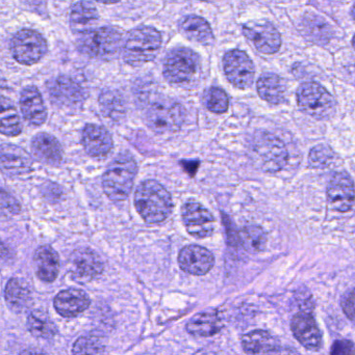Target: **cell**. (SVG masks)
I'll return each instance as SVG.
<instances>
[{"label": "cell", "mask_w": 355, "mask_h": 355, "mask_svg": "<svg viewBox=\"0 0 355 355\" xmlns=\"http://www.w3.org/2000/svg\"><path fill=\"white\" fill-rule=\"evenodd\" d=\"M135 206L150 225L163 223L170 216L173 202L168 190L154 180H146L135 190Z\"/></svg>", "instance_id": "obj_1"}, {"label": "cell", "mask_w": 355, "mask_h": 355, "mask_svg": "<svg viewBox=\"0 0 355 355\" xmlns=\"http://www.w3.org/2000/svg\"><path fill=\"white\" fill-rule=\"evenodd\" d=\"M252 162L266 173H277L287 166L289 153L285 144L271 133L258 131L249 144Z\"/></svg>", "instance_id": "obj_2"}, {"label": "cell", "mask_w": 355, "mask_h": 355, "mask_svg": "<svg viewBox=\"0 0 355 355\" xmlns=\"http://www.w3.org/2000/svg\"><path fill=\"white\" fill-rule=\"evenodd\" d=\"M135 160L129 154H121L113 160L104 173L102 185L106 196L114 202H122L129 198L137 175Z\"/></svg>", "instance_id": "obj_3"}, {"label": "cell", "mask_w": 355, "mask_h": 355, "mask_svg": "<svg viewBox=\"0 0 355 355\" xmlns=\"http://www.w3.org/2000/svg\"><path fill=\"white\" fill-rule=\"evenodd\" d=\"M162 37L156 29L148 26L138 27L127 35L123 45V58L131 66H142L156 58Z\"/></svg>", "instance_id": "obj_4"}, {"label": "cell", "mask_w": 355, "mask_h": 355, "mask_svg": "<svg viewBox=\"0 0 355 355\" xmlns=\"http://www.w3.org/2000/svg\"><path fill=\"white\" fill-rule=\"evenodd\" d=\"M122 45V35L114 27H99L81 33L79 47L92 58L110 60L117 55Z\"/></svg>", "instance_id": "obj_5"}, {"label": "cell", "mask_w": 355, "mask_h": 355, "mask_svg": "<svg viewBox=\"0 0 355 355\" xmlns=\"http://www.w3.org/2000/svg\"><path fill=\"white\" fill-rule=\"evenodd\" d=\"M146 123L154 132H176L183 126L185 110L181 104L170 100H160L148 106L145 114Z\"/></svg>", "instance_id": "obj_6"}, {"label": "cell", "mask_w": 355, "mask_h": 355, "mask_svg": "<svg viewBox=\"0 0 355 355\" xmlns=\"http://www.w3.org/2000/svg\"><path fill=\"white\" fill-rule=\"evenodd\" d=\"M300 110L313 118L322 120L335 112V100L327 89L318 83H306L297 91Z\"/></svg>", "instance_id": "obj_7"}, {"label": "cell", "mask_w": 355, "mask_h": 355, "mask_svg": "<svg viewBox=\"0 0 355 355\" xmlns=\"http://www.w3.org/2000/svg\"><path fill=\"white\" fill-rule=\"evenodd\" d=\"M199 58L197 54L187 48L172 50L164 62V75L173 85L189 83L197 74Z\"/></svg>", "instance_id": "obj_8"}, {"label": "cell", "mask_w": 355, "mask_h": 355, "mask_svg": "<svg viewBox=\"0 0 355 355\" xmlns=\"http://www.w3.org/2000/svg\"><path fill=\"white\" fill-rule=\"evenodd\" d=\"M10 51L19 64L31 66L44 58L47 52V43L38 31L23 29L13 37Z\"/></svg>", "instance_id": "obj_9"}, {"label": "cell", "mask_w": 355, "mask_h": 355, "mask_svg": "<svg viewBox=\"0 0 355 355\" xmlns=\"http://www.w3.org/2000/svg\"><path fill=\"white\" fill-rule=\"evenodd\" d=\"M69 271L77 283H89L101 275L104 263L93 250L79 248L72 252L69 259Z\"/></svg>", "instance_id": "obj_10"}, {"label": "cell", "mask_w": 355, "mask_h": 355, "mask_svg": "<svg viewBox=\"0 0 355 355\" xmlns=\"http://www.w3.org/2000/svg\"><path fill=\"white\" fill-rule=\"evenodd\" d=\"M223 68L229 83L239 89H246L254 83L256 69L249 56L241 50H233L225 54Z\"/></svg>", "instance_id": "obj_11"}, {"label": "cell", "mask_w": 355, "mask_h": 355, "mask_svg": "<svg viewBox=\"0 0 355 355\" xmlns=\"http://www.w3.org/2000/svg\"><path fill=\"white\" fill-rule=\"evenodd\" d=\"M181 217L188 233L193 237H210L214 233L215 217L199 202H185L181 211Z\"/></svg>", "instance_id": "obj_12"}, {"label": "cell", "mask_w": 355, "mask_h": 355, "mask_svg": "<svg viewBox=\"0 0 355 355\" xmlns=\"http://www.w3.org/2000/svg\"><path fill=\"white\" fill-rule=\"evenodd\" d=\"M327 200L333 210L348 212L354 202V180L346 173L333 175L327 186Z\"/></svg>", "instance_id": "obj_13"}, {"label": "cell", "mask_w": 355, "mask_h": 355, "mask_svg": "<svg viewBox=\"0 0 355 355\" xmlns=\"http://www.w3.org/2000/svg\"><path fill=\"white\" fill-rule=\"evenodd\" d=\"M313 310H300L292 319L291 329L294 337L308 350L320 349L322 335L312 315Z\"/></svg>", "instance_id": "obj_14"}, {"label": "cell", "mask_w": 355, "mask_h": 355, "mask_svg": "<svg viewBox=\"0 0 355 355\" xmlns=\"http://www.w3.org/2000/svg\"><path fill=\"white\" fill-rule=\"evenodd\" d=\"M243 33L254 43L258 51L272 54L279 51L281 45L277 29L268 22H249L243 26Z\"/></svg>", "instance_id": "obj_15"}, {"label": "cell", "mask_w": 355, "mask_h": 355, "mask_svg": "<svg viewBox=\"0 0 355 355\" xmlns=\"http://www.w3.org/2000/svg\"><path fill=\"white\" fill-rule=\"evenodd\" d=\"M50 99L62 106H76L85 100L83 87L70 77L60 76L47 83Z\"/></svg>", "instance_id": "obj_16"}, {"label": "cell", "mask_w": 355, "mask_h": 355, "mask_svg": "<svg viewBox=\"0 0 355 355\" xmlns=\"http://www.w3.org/2000/svg\"><path fill=\"white\" fill-rule=\"evenodd\" d=\"M179 263L185 272L204 275L214 266L212 252L199 245L185 246L179 252Z\"/></svg>", "instance_id": "obj_17"}, {"label": "cell", "mask_w": 355, "mask_h": 355, "mask_svg": "<svg viewBox=\"0 0 355 355\" xmlns=\"http://www.w3.org/2000/svg\"><path fill=\"white\" fill-rule=\"evenodd\" d=\"M33 159L22 148L14 145L0 146V168L8 176H21L31 172Z\"/></svg>", "instance_id": "obj_18"}, {"label": "cell", "mask_w": 355, "mask_h": 355, "mask_svg": "<svg viewBox=\"0 0 355 355\" xmlns=\"http://www.w3.org/2000/svg\"><path fill=\"white\" fill-rule=\"evenodd\" d=\"M83 145L92 157H106L112 151L113 139L104 127L89 124L83 131Z\"/></svg>", "instance_id": "obj_19"}, {"label": "cell", "mask_w": 355, "mask_h": 355, "mask_svg": "<svg viewBox=\"0 0 355 355\" xmlns=\"http://www.w3.org/2000/svg\"><path fill=\"white\" fill-rule=\"evenodd\" d=\"M31 151L38 162L58 166L63 162V149L58 139L48 133H39L31 141Z\"/></svg>", "instance_id": "obj_20"}, {"label": "cell", "mask_w": 355, "mask_h": 355, "mask_svg": "<svg viewBox=\"0 0 355 355\" xmlns=\"http://www.w3.org/2000/svg\"><path fill=\"white\" fill-rule=\"evenodd\" d=\"M20 108L25 120L35 126L44 124L47 119V110L41 93L33 85L21 92Z\"/></svg>", "instance_id": "obj_21"}, {"label": "cell", "mask_w": 355, "mask_h": 355, "mask_svg": "<svg viewBox=\"0 0 355 355\" xmlns=\"http://www.w3.org/2000/svg\"><path fill=\"white\" fill-rule=\"evenodd\" d=\"M91 300L83 290L71 289L60 292L54 298V308L64 317H75L89 308Z\"/></svg>", "instance_id": "obj_22"}, {"label": "cell", "mask_w": 355, "mask_h": 355, "mask_svg": "<svg viewBox=\"0 0 355 355\" xmlns=\"http://www.w3.org/2000/svg\"><path fill=\"white\" fill-rule=\"evenodd\" d=\"M35 267L38 277L46 283L56 281L60 272L58 252L49 245L40 246L35 252Z\"/></svg>", "instance_id": "obj_23"}, {"label": "cell", "mask_w": 355, "mask_h": 355, "mask_svg": "<svg viewBox=\"0 0 355 355\" xmlns=\"http://www.w3.org/2000/svg\"><path fill=\"white\" fill-rule=\"evenodd\" d=\"M222 327V319L217 313L204 312L192 317L185 329L193 337L208 338L218 334Z\"/></svg>", "instance_id": "obj_24"}, {"label": "cell", "mask_w": 355, "mask_h": 355, "mask_svg": "<svg viewBox=\"0 0 355 355\" xmlns=\"http://www.w3.org/2000/svg\"><path fill=\"white\" fill-rule=\"evenodd\" d=\"M258 92L265 101L272 104H281L287 95V85L279 75L265 73L258 80Z\"/></svg>", "instance_id": "obj_25"}, {"label": "cell", "mask_w": 355, "mask_h": 355, "mask_svg": "<svg viewBox=\"0 0 355 355\" xmlns=\"http://www.w3.org/2000/svg\"><path fill=\"white\" fill-rule=\"evenodd\" d=\"M31 291L28 284L21 279H10L6 288V300L8 308L16 313H21L28 308L31 302Z\"/></svg>", "instance_id": "obj_26"}, {"label": "cell", "mask_w": 355, "mask_h": 355, "mask_svg": "<svg viewBox=\"0 0 355 355\" xmlns=\"http://www.w3.org/2000/svg\"><path fill=\"white\" fill-rule=\"evenodd\" d=\"M98 20V12L92 2L81 0L72 6L70 25L75 33H83L92 29Z\"/></svg>", "instance_id": "obj_27"}, {"label": "cell", "mask_w": 355, "mask_h": 355, "mask_svg": "<svg viewBox=\"0 0 355 355\" xmlns=\"http://www.w3.org/2000/svg\"><path fill=\"white\" fill-rule=\"evenodd\" d=\"M181 31L188 39L208 45L214 40L210 24L197 16H189L181 23Z\"/></svg>", "instance_id": "obj_28"}, {"label": "cell", "mask_w": 355, "mask_h": 355, "mask_svg": "<svg viewBox=\"0 0 355 355\" xmlns=\"http://www.w3.org/2000/svg\"><path fill=\"white\" fill-rule=\"evenodd\" d=\"M279 344L277 340L266 331H254L244 336L242 346L249 355H264Z\"/></svg>", "instance_id": "obj_29"}, {"label": "cell", "mask_w": 355, "mask_h": 355, "mask_svg": "<svg viewBox=\"0 0 355 355\" xmlns=\"http://www.w3.org/2000/svg\"><path fill=\"white\" fill-rule=\"evenodd\" d=\"M22 131L20 116L10 100L0 97V133L6 137H17Z\"/></svg>", "instance_id": "obj_30"}, {"label": "cell", "mask_w": 355, "mask_h": 355, "mask_svg": "<svg viewBox=\"0 0 355 355\" xmlns=\"http://www.w3.org/2000/svg\"><path fill=\"white\" fill-rule=\"evenodd\" d=\"M27 327L31 335L39 339L49 340L58 334V329L53 321L41 310L33 311L28 315Z\"/></svg>", "instance_id": "obj_31"}, {"label": "cell", "mask_w": 355, "mask_h": 355, "mask_svg": "<svg viewBox=\"0 0 355 355\" xmlns=\"http://www.w3.org/2000/svg\"><path fill=\"white\" fill-rule=\"evenodd\" d=\"M302 25H304V33L313 42L324 44L331 39V26L329 23L325 22L324 19L317 15L304 17Z\"/></svg>", "instance_id": "obj_32"}, {"label": "cell", "mask_w": 355, "mask_h": 355, "mask_svg": "<svg viewBox=\"0 0 355 355\" xmlns=\"http://www.w3.org/2000/svg\"><path fill=\"white\" fill-rule=\"evenodd\" d=\"M100 110L106 118L119 121L124 116L125 104L120 94L117 92L106 91L100 95Z\"/></svg>", "instance_id": "obj_33"}, {"label": "cell", "mask_w": 355, "mask_h": 355, "mask_svg": "<svg viewBox=\"0 0 355 355\" xmlns=\"http://www.w3.org/2000/svg\"><path fill=\"white\" fill-rule=\"evenodd\" d=\"M240 240L246 250L258 254L266 248L267 236L258 225H247L240 232Z\"/></svg>", "instance_id": "obj_34"}, {"label": "cell", "mask_w": 355, "mask_h": 355, "mask_svg": "<svg viewBox=\"0 0 355 355\" xmlns=\"http://www.w3.org/2000/svg\"><path fill=\"white\" fill-rule=\"evenodd\" d=\"M104 346L101 338L98 336L88 335L81 336L75 341L72 348L73 355H104Z\"/></svg>", "instance_id": "obj_35"}, {"label": "cell", "mask_w": 355, "mask_h": 355, "mask_svg": "<svg viewBox=\"0 0 355 355\" xmlns=\"http://www.w3.org/2000/svg\"><path fill=\"white\" fill-rule=\"evenodd\" d=\"M206 106L215 114H223L229 110V99L222 89L210 87L206 95Z\"/></svg>", "instance_id": "obj_36"}, {"label": "cell", "mask_w": 355, "mask_h": 355, "mask_svg": "<svg viewBox=\"0 0 355 355\" xmlns=\"http://www.w3.org/2000/svg\"><path fill=\"white\" fill-rule=\"evenodd\" d=\"M333 157L335 154L329 146L319 145L311 150L308 164L312 168L323 170L331 166V162H333Z\"/></svg>", "instance_id": "obj_37"}, {"label": "cell", "mask_w": 355, "mask_h": 355, "mask_svg": "<svg viewBox=\"0 0 355 355\" xmlns=\"http://www.w3.org/2000/svg\"><path fill=\"white\" fill-rule=\"evenodd\" d=\"M20 206L18 202L4 190L0 189V212L4 214H15L19 212Z\"/></svg>", "instance_id": "obj_38"}, {"label": "cell", "mask_w": 355, "mask_h": 355, "mask_svg": "<svg viewBox=\"0 0 355 355\" xmlns=\"http://www.w3.org/2000/svg\"><path fill=\"white\" fill-rule=\"evenodd\" d=\"M331 355H354V344L349 340H339L331 348Z\"/></svg>", "instance_id": "obj_39"}, {"label": "cell", "mask_w": 355, "mask_h": 355, "mask_svg": "<svg viewBox=\"0 0 355 355\" xmlns=\"http://www.w3.org/2000/svg\"><path fill=\"white\" fill-rule=\"evenodd\" d=\"M342 309H343L344 313L346 316L354 321V290L346 294L342 300Z\"/></svg>", "instance_id": "obj_40"}, {"label": "cell", "mask_w": 355, "mask_h": 355, "mask_svg": "<svg viewBox=\"0 0 355 355\" xmlns=\"http://www.w3.org/2000/svg\"><path fill=\"white\" fill-rule=\"evenodd\" d=\"M21 2H22L27 8L33 10V12L43 15V12H45L46 10L47 0H21Z\"/></svg>", "instance_id": "obj_41"}, {"label": "cell", "mask_w": 355, "mask_h": 355, "mask_svg": "<svg viewBox=\"0 0 355 355\" xmlns=\"http://www.w3.org/2000/svg\"><path fill=\"white\" fill-rule=\"evenodd\" d=\"M264 355H300L299 352H296L294 348L287 347V346H281V344H277L276 346L269 350L267 354Z\"/></svg>", "instance_id": "obj_42"}, {"label": "cell", "mask_w": 355, "mask_h": 355, "mask_svg": "<svg viewBox=\"0 0 355 355\" xmlns=\"http://www.w3.org/2000/svg\"><path fill=\"white\" fill-rule=\"evenodd\" d=\"M194 355H222L219 354L217 350L212 349V348H202V349L196 352Z\"/></svg>", "instance_id": "obj_43"}, {"label": "cell", "mask_w": 355, "mask_h": 355, "mask_svg": "<svg viewBox=\"0 0 355 355\" xmlns=\"http://www.w3.org/2000/svg\"><path fill=\"white\" fill-rule=\"evenodd\" d=\"M19 355H48V354H46L45 352H42V350L33 349V348H31V349L24 350V352H21V354Z\"/></svg>", "instance_id": "obj_44"}, {"label": "cell", "mask_w": 355, "mask_h": 355, "mask_svg": "<svg viewBox=\"0 0 355 355\" xmlns=\"http://www.w3.org/2000/svg\"><path fill=\"white\" fill-rule=\"evenodd\" d=\"M4 87H6V80L0 72V89H4Z\"/></svg>", "instance_id": "obj_45"}, {"label": "cell", "mask_w": 355, "mask_h": 355, "mask_svg": "<svg viewBox=\"0 0 355 355\" xmlns=\"http://www.w3.org/2000/svg\"><path fill=\"white\" fill-rule=\"evenodd\" d=\"M97 1L101 2V3H115V2L119 1V0H97Z\"/></svg>", "instance_id": "obj_46"}]
</instances>
